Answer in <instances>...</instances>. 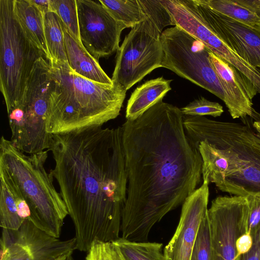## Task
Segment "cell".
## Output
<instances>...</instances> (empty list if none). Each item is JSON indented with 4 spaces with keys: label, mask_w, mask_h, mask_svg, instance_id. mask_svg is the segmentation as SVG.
Instances as JSON below:
<instances>
[{
    "label": "cell",
    "mask_w": 260,
    "mask_h": 260,
    "mask_svg": "<svg viewBox=\"0 0 260 260\" xmlns=\"http://www.w3.org/2000/svg\"><path fill=\"white\" fill-rule=\"evenodd\" d=\"M246 197L249 207L247 233L252 235L260 225V196L248 195Z\"/></svg>",
    "instance_id": "83f0119b"
},
{
    "label": "cell",
    "mask_w": 260,
    "mask_h": 260,
    "mask_svg": "<svg viewBox=\"0 0 260 260\" xmlns=\"http://www.w3.org/2000/svg\"><path fill=\"white\" fill-rule=\"evenodd\" d=\"M160 40L164 52L161 67L223 101V89L210 61V51L201 42L177 26L165 29Z\"/></svg>",
    "instance_id": "9c48e42d"
},
{
    "label": "cell",
    "mask_w": 260,
    "mask_h": 260,
    "mask_svg": "<svg viewBox=\"0 0 260 260\" xmlns=\"http://www.w3.org/2000/svg\"><path fill=\"white\" fill-rule=\"evenodd\" d=\"M209 58L221 84L223 101L232 117L260 120V114L253 107L252 99L258 92L254 85L233 66L210 51Z\"/></svg>",
    "instance_id": "9a60e30c"
},
{
    "label": "cell",
    "mask_w": 260,
    "mask_h": 260,
    "mask_svg": "<svg viewBox=\"0 0 260 260\" xmlns=\"http://www.w3.org/2000/svg\"><path fill=\"white\" fill-rule=\"evenodd\" d=\"M172 81L158 77L147 81L138 86L127 101L125 112L126 119L137 118L162 100L167 92L171 90L170 83Z\"/></svg>",
    "instance_id": "e0dca14e"
},
{
    "label": "cell",
    "mask_w": 260,
    "mask_h": 260,
    "mask_svg": "<svg viewBox=\"0 0 260 260\" xmlns=\"http://www.w3.org/2000/svg\"><path fill=\"white\" fill-rule=\"evenodd\" d=\"M51 6L70 34L81 42L76 0H51Z\"/></svg>",
    "instance_id": "cb8c5ba5"
},
{
    "label": "cell",
    "mask_w": 260,
    "mask_h": 260,
    "mask_svg": "<svg viewBox=\"0 0 260 260\" xmlns=\"http://www.w3.org/2000/svg\"><path fill=\"white\" fill-rule=\"evenodd\" d=\"M180 109L162 100L122 125L127 179L122 238L146 242L153 226L182 205L202 176L198 148Z\"/></svg>",
    "instance_id": "6da1fadb"
},
{
    "label": "cell",
    "mask_w": 260,
    "mask_h": 260,
    "mask_svg": "<svg viewBox=\"0 0 260 260\" xmlns=\"http://www.w3.org/2000/svg\"><path fill=\"white\" fill-rule=\"evenodd\" d=\"M242 119V123H236L183 116V124L197 148L201 142H206L226 158L228 168L218 187L220 190L234 196H260V134L247 117Z\"/></svg>",
    "instance_id": "277c9868"
},
{
    "label": "cell",
    "mask_w": 260,
    "mask_h": 260,
    "mask_svg": "<svg viewBox=\"0 0 260 260\" xmlns=\"http://www.w3.org/2000/svg\"><path fill=\"white\" fill-rule=\"evenodd\" d=\"M208 184L203 181L182 205L178 224L164 250L165 260H190L201 223L208 213Z\"/></svg>",
    "instance_id": "4fadbf2b"
},
{
    "label": "cell",
    "mask_w": 260,
    "mask_h": 260,
    "mask_svg": "<svg viewBox=\"0 0 260 260\" xmlns=\"http://www.w3.org/2000/svg\"><path fill=\"white\" fill-rule=\"evenodd\" d=\"M174 25L160 0H152L149 14L126 35L116 55L111 78L127 91L154 69L161 67L163 29Z\"/></svg>",
    "instance_id": "52a82bcc"
},
{
    "label": "cell",
    "mask_w": 260,
    "mask_h": 260,
    "mask_svg": "<svg viewBox=\"0 0 260 260\" xmlns=\"http://www.w3.org/2000/svg\"><path fill=\"white\" fill-rule=\"evenodd\" d=\"M61 22V21H60ZM68 61L71 68L80 76L94 82L112 85V79L96 60L75 38L61 22Z\"/></svg>",
    "instance_id": "2e32d148"
},
{
    "label": "cell",
    "mask_w": 260,
    "mask_h": 260,
    "mask_svg": "<svg viewBox=\"0 0 260 260\" xmlns=\"http://www.w3.org/2000/svg\"><path fill=\"white\" fill-rule=\"evenodd\" d=\"M190 260H212L211 233L208 213L204 217L201 223Z\"/></svg>",
    "instance_id": "d4e9b609"
},
{
    "label": "cell",
    "mask_w": 260,
    "mask_h": 260,
    "mask_svg": "<svg viewBox=\"0 0 260 260\" xmlns=\"http://www.w3.org/2000/svg\"><path fill=\"white\" fill-rule=\"evenodd\" d=\"M50 173L75 226L76 249L119 237L127 179L122 129L92 126L53 135Z\"/></svg>",
    "instance_id": "7a4b0ae2"
},
{
    "label": "cell",
    "mask_w": 260,
    "mask_h": 260,
    "mask_svg": "<svg viewBox=\"0 0 260 260\" xmlns=\"http://www.w3.org/2000/svg\"><path fill=\"white\" fill-rule=\"evenodd\" d=\"M113 242L118 247L125 260H165L161 243L133 241L122 237Z\"/></svg>",
    "instance_id": "44dd1931"
},
{
    "label": "cell",
    "mask_w": 260,
    "mask_h": 260,
    "mask_svg": "<svg viewBox=\"0 0 260 260\" xmlns=\"http://www.w3.org/2000/svg\"><path fill=\"white\" fill-rule=\"evenodd\" d=\"M14 14L27 38L50 59L46 42L42 12L29 0H14Z\"/></svg>",
    "instance_id": "ac0fdd59"
},
{
    "label": "cell",
    "mask_w": 260,
    "mask_h": 260,
    "mask_svg": "<svg viewBox=\"0 0 260 260\" xmlns=\"http://www.w3.org/2000/svg\"><path fill=\"white\" fill-rule=\"evenodd\" d=\"M252 244L250 250L238 256V260H260V225L252 235Z\"/></svg>",
    "instance_id": "f1b7e54d"
},
{
    "label": "cell",
    "mask_w": 260,
    "mask_h": 260,
    "mask_svg": "<svg viewBox=\"0 0 260 260\" xmlns=\"http://www.w3.org/2000/svg\"><path fill=\"white\" fill-rule=\"evenodd\" d=\"M13 4L0 0V89L7 111L20 100L37 61L45 57L23 30Z\"/></svg>",
    "instance_id": "ba28073f"
},
{
    "label": "cell",
    "mask_w": 260,
    "mask_h": 260,
    "mask_svg": "<svg viewBox=\"0 0 260 260\" xmlns=\"http://www.w3.org/2000/svg\"><path fill=\"white\" fill-rule=\"evenodd\" d=\"M42 12L51 11V0H29Z\"/></svg>",
    "instance_id": "1f68e13d"
},
{
    "label": "cell",
    "mask_w": 260,
    "mask_h": 260,
    "mask_svg": "<svg viewBox=\"0 0 260 260\" xmlns=\"http://www.w3.org/2000/svg\"><path fill=\"white\" fill-rule=\"evenodd\" d=\"M117 21L133 28L148 15L152 0H100Z\"/></svg>",
    "instance_id": "d6986e66"
},
{
    "label": "cell",
    "mask_w": 260,
    "mask_h": 260,
    "mask_svg": "<svg viewBox=\"0 0 260 260\" xmlns=\"http://www.w3.org/2000/svg\"><path fill=\"white\" fill-rule=\"evenodd\" d=\"M0 225L16 230L25 220L21 216L16 199L5 180L0 176Z\"/></svg>",
    "instance_id": "603a6c76"
},
{
    "label": "cell",
    "mask_w": 260,
    "mask_h": 260,
    "mask_svg": "<svg viewBox=\"0 0 260 260\" xmlns=\"http://www.w3.org/2000/svg\"><path fill=\"white\" fill-rule=\"evenodd\" d=\"M212 10L234 20L253 27L260 24V18L235 0H200Z\"/></svg>",
    "instance_id": "7402d4cb"
},
{
    "label": "cell",
    "mask_w": 260,
    "mask_h": 260,
    "mask_svg": "<svg viewBox=\"0 0 260 260\" xmlns=\"http://www.w3.org/2000/svg\"><path fill=\"white\" fill-rule=\"evenodd\" d=\"M252 244V238L248 233H245L240 236L236 244L238 256L247 253Z\"/></svg>",
    "instance_id": "f546056e"
},
{
    "label": "cell",
    "mask_w": 260,
    "mask_h": 260,
    "mask_svg": "<svg viewBox=\"0 0 260 260\" xmlns=\"http://www.w3.org/2000/svg\"><path fill=\"white\" fill-rule=\"evenodd\" d=\"M52 82L50 66L45 57L36 62L17 104L7 111L11 141L29 154L50 150L53 135L46 131Z\"/></svg>",
    "instance_id": "8992f818"
},
{
    "label": "cell",
    "mask_w": 260,
    "mask_h": 260,
    "mask_svg": "<svg viewBox=\"0 0 260 260\" xmlns=\"http://www.w3.org/2000/svg\"><path fill=\"white\" fill-rule=\"evenodd\" d=\"M52 75L46 131L67 133L102 126L119 114L126 96L122 87L84 78L68 61L48 60Z\"/></svg>",
    "instance_id": "3957f363"
},
{
    "label": "cell",
    "mask_w": 260,
    "mask_h": 260,
    "mask_svg": "<svg viewBox=\"0 0 260 260\" xmlns=\"http://www.w3.org/2000/svg\"><path fill=\"white\" fill-rule=\"evenodd\" d=\"M183 116L210 115L218 117L224 112L223 107L217 102L210 101L204 97L196 99L180 109Z\"/></svg>",
    "instance_id": "484cf974"
},
{
    "label": "cell",
    "mask_w": 260,
    "mask_h": 260,
    "mask_svg": "<svg viewBox=\"0 0 260 260\" xmlns=\"http://www.w3.org/2000/svg\"><path fill=\"white\" fill-rule=\"evenodd\" d=\"M76 249L74 237L61 240L26 219L16 230L3 229L1 260H62Z\"/></svg>",
    "instance_id": "30bf717a"
},
{
    "label": "cell",
    "mask_w": 260,
    "mask_h": 260,
    "mask_svg": "<svg viewBox=\"0 0 260 260\" xmlns=\"http://www.w3.org/2000/svg\"><path fill=\"white\" fill-rule=\"evenodd\" d=\"M76 2L81 41L87 51L98 61L117 51L121 33L126 26L100 0Z\"/></svg>",
    "instance_id": "7c38bea8"
},
{
    "label": "cell",
    "mask_w": 260,
    "mask_h": 260,
    "mask_svg": "<svg viewBox=\"0 0 260 260\" xmlns=\"http://www.w3.org/2000/svg\"><path fill=\"white\" fill-rule=\"evenodd\" d=\"M48 150L26 155L2 136L0 142V169L17 186L31 212L35 225L58 238L63 221L69 215L62 197L45 168Z\"/></svg>",
    "instance_id": "5b68a950"
},
{
    "label": "cell",
    "mask_w": 260,
    "mask_h": 260,
    "mask_svg": "<svg viewBox=\"0 0 260 260\" xmlns=\"http://www.w3.org/2000/svg\"><path fill=\"white\" fill-rule=\"evenodd\" d=\"M86 260H125L113 242L94 241L87 252Z\"/></svg>",
    "instance_id": "4316f807"
},
{
    "label": "cell",
    "mask_w": 260,
    "mask_h": 260,
    "mask_svg": "<svg viewBox=\"0 0 260 260\" xmlns=\"http://www.w3.org/2000/svg\"><path fill=\"white\" fill-rule=\"evenodd\" d=\"M237 3L254 12L260 18V0H235Z\"/></svg>",
    "instance_id": "4dcf8cb0"
},
{
    "label": "cell",
    "mask_w": 260,
    "mask_h": 260,
    "mask_svg": "<svg viewBox=\"0 0 260 260\" xmlns=\"http://www.w3.org/2000/svg\"><path fill=\"white\" fill-rule=\"evenodd\" d=\"M197 1L217 36L237 54L260 71V24L253 27L247 25Z\"/></svg>",
    "instance_id": "5bb4252c"
},
{
    "label": "cell",
    "mask_w": 260,
    "mask_h": 260,
    "mask_svg": "<svg viewBox=\"0 0 260 260\" xmlns=\"http://www.w3.org/2000/svg\"><path fill=\"white\" fill-rule=\"evenodd\" d=\"M212 260H238V239L247 233L249 207L246 197L219 196L208 211Z\"/></svg>",
    "instance_id": "8fae6325"
},
{
    "label": "cell",
    "mask_w": 260,
    "mask_h": 260,
    "mask_svg": "<svg viewBox=\"0 0 260 260\" xmlns=\"http://www.w3.org/2000/svg\"><path fill=\"white\" fill-rule=\"evenodd\" d=\"M42 14L44 34L50 59L68 62L59 16L51 11L42 12Z\"/></svg>",
    "instance_id": "ffe728a7"
},
{
    "label": "cell",
    "mask_w": 260,
    "mask_h": 260,
    "mask_svg": "<svg viewBox=\"0 0 260 260\" xmlns=\"http://www.w3.org/2000/svg\"><path fill=\"white\" fill-rule=\"evenodd\" d=\"M62 260H72V259L70 257H69V258H67L63 259Z\"/></svg>",
    "instance_id": "d6a6232c"
}]
</instances>
